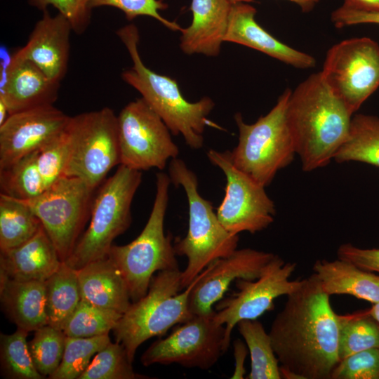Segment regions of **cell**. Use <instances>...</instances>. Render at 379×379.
Masks as SVG:
<instances>
[{
  "label": "cell",
  "mask_w": 379,
  "mask_h": 379,
  "mask_svg": "<svg viewBox=\"0 0 379 379\" xmlns=\"http://www.w3.org/2000/svg\"><path fill=\"white\" fill-rule=\"evenodd\" d=\"M329 297L314 274L287 295L269 332L281 378L331 379L340 362V314Z\"/></svg>",
  "instance_id": "1"
},
{
  "label": "cell",
  "mask_w": 379,
  "mask_h": 379,
  "mask_svg": "<svg viewBox=\"0 0 379 379\" xmlns=\"http://www.w3.org/2000/svg\"><path fill=\"white\" fill-rule=\"evenodd\" d=\"M352 116L320 72L291 91L286 117L304 171L326 166L333 159L347 138Z\"/></svg>",
  "instance_id": "2"
},
{
  "label": "cell",
  "mask_w": 379,
  "mask_h": 379,
  "mask_svg": "<svg viewBox=\"0 0 379 379\" xmlns=\"http://www.w3.org/2000/svg\"><path fill=\"white\" fill-rule=\"evenodd\" d=\"M116 33L133 62L130 68L122 72V79L140 93L173 135H181L193 149L201 148L204 132L209 124L207 117L215 106L213 100L204 97L197 102H189L182 95L175 80L148 68L139 53V31L134 24L125 25Z\"/></svg>",
  "instance_id": "3"
},
{
  "label": "cell",
  "mask_w": 379,
  "mask_h": 379,
  "mask_svg": "<svg viewBox=\"0 0 379 379\" xmlns=\"http://www.w3.org/2000/svg\"><path fill=\"white\" fill-rule=\"evenodd\" d=\"M168 175L171 183L183 188L188 203L187 232L173 244L176 255H184L187 260L181 273L183 290L210 264L235 251L239 237L222 225L212 203L199 194L196 174L183 160L175 158L170 161Z\"/></svg>",
  "instance_id": "4"
},
{
  "label": "cell",
  "mask_w": 379,
  "mask_h": 379,
  "mask_svg": "<svg viewBox=\"0 0 379 379\" xmlns=\"http://www.w3.org/2000/svg\"><path fill=\"white\" fill-rule=\"evenodd\" d=\"M206 268L185 289H181L179 268L158 272L147 293L133 302L112 330L117 342L125 347L133 362L138 348L153 337H161L178 324L191 319L189 296Z\"/></svg>",
  "instance_id": "5"
},
{
  "label": "cell",
  "mask_w": 379,
  "mask_h": 379,
  "mask_svg": "<svg viewBox=\"0 0 379 379\" xmlns=\"http://www.w3.org/2000/svg\"><path fill=\"white\" fill-rule=\"evenodd\" d=\"M171 183L168 175L157 173L155 198L145 227L129 244L112 245L108 253L124 277L133 302L147 293L155 272L179 268L171 235H166L164 227Z\"/></svg>",
  "instance_id": "6"
},
{
  "label": "cell",
  "mask_w": 379,
  "mask_h": 379,
  "mask_svg": "<svg viewBox=\"0 0 379 379\" xmlns=\"http://www.w3.org/2000/svg\"><path fill=\"white\" fill-rule=\"evenodd\" d=\"M286 88L276 105L253 124L234 115L239 131L238 143L230 152L233 164L257 183L268 186L281 169L293 160L295 148L286 117L291 93Z\"/></svg>",
  "instance_id": "7"
},
{
  "label": "cell",
  "mask_w": 379,
  "mask_h": 379,
  "mask_svg": "<svg viewBox=\"0 0 379 379\" xmlns=\"http://www.w3.org/2000/svg\"><path fill=\"white\" fill-rule=\"evenodd\" d=\"M142 181L140 171L119 165L94 196L90 223L65 262L76 270L108 255L112 241L132 221L131 207Z\"/></svg>",
  "instance_id": "8"
},
{
  "label": "cell",
  "mask_w": 379,
  "mask_h": 379,
  "mask_svg": "<svg viewBox=\"0 0 379 379\" xmlns=\"http://www.w3.org/2000/svg\"><path fill=\"white\" fill-rule=\"evenodd\" d=\"M70 150L64 176L78 178L96 189L120 165L118 120L104 107L71 117Z\"/></svg>",
  "instance_id": "9"
},
{
  "label": "cell",
  "mask_w": 379,
  "mask_h": 379,
  "mask_svg": "<svg viewBox=\"0 0 379 379\" xmlns=\"http://www.w3.org/2000/svg\"><path fill=\"white\" fill-rule=\"evenodd\" d=\"M94 191L78 178L62 176L38 197L25 201L40 220L62 262L72 253L90 218Z\"/></svg>",
  "instance_id": "10"
},
{
  "label": "cell",
  "mask_w": 379,
  "mask_h": 379,
  "mask_svg": "<svg viewBox=\"0 0 379 379\" xmlns=\"http://www.w3.org/2000/svg\"><path fill=\"white\" fill-rule=\"evenodd\" d=\"M320 72L354 114L379 86V45L368 37L343 40L327 51Z\"/></svg>",
  "instance_id": "11"
},
{
  "label": "cell",
  "mask_w": 379,
  "mask_h": 379,
  "mask_svg": "<svg viewBox=\"0 0 379 379\" xmlns=\"http://www.w3.org/2000/svg\"><path fill=\"white\" fill-rule=\"evenodd\" d=\"M120 165L143 171L163 170L178 158L179 148L161 117L141 97L128 103L117 116Z\"/></svg>",
  "instance_id": "12"
},
{
  "label": "cell",
  "mask_w": 379,
  "mask_h": 379,
  "mask_svg": "<svg viewBox=\"0 0 379 379\" xmlns=\"http://www.w3.org/2000/svg\"><path fill=\"white\" fill-rule=\"evenodd\" d=\"M296 266L295 262H285L274 254L258 279L235 281L237 291L218 301L213 315L215 321L225 328L224 352L229 348L233 328L240 321L257 319L274 308L276 298L287 296L301 286L303 279L290 280Z\"/></svg>",
  "instance_id": "13"
},
{
  "label": "cell",
  "mask_w": 379,
  "mask_h": 379,
  "mask_svg": "<svg viewBox=\"0 0 379 379\" xmlns=\"http://www.w3.org/2000/svg\"><path fill=\"white\" fill-rule=\"evenodd\" d=\"M206 155L226 178L225 194L216 211L225 229L239 235L242 232L254 234L269 227L274 220L276 208L265 187L238 169L228 150L210 149Z\"/></svg>",
  "instance_id": "14"
},
{
  "label": "cell",
  "mask_w": 379,
  "mask_h": 379,
  "mask_svg": "<svg viewBox=\"0 0 379 379\" xmlns=\"http://www.w3.org/2000/svg\"><path fill=\"white\" fill-rule=\"evenodd\" d=\"M214 313L194 314L178 324L168 336L154 341L143 352L142 365L176 364L186 368H211L224 353L225 333V326L215 321Z\"/></svg>",
  "instance_id": "15"
},
{
  "label": "cell",
  "mask_w": 379,
  "mask_h": 379,
  "mask_svg": "<svg viewBox=\"0 0 379 379\" xmlns=\"http://www.w3.org/2000/svg\"><path fill=\"white\" fill-rule=\"evenodd\" d=\"M71 117L53 105L9 115L0 125V169L54 140L65 131Z\"/></svg>",
  "instance_id": "16"
},
{
  "label": "cell",
  "mask_w": 379,
  "mask_h": 379,
  "mask_svg": "<svg viewBox=\"0 0 379 379\" xmlns=\"http://www.w3.org/2000/svg\"><path fill=\"white\" fill-rule=\"evenodd\" d=\"M274 253L250 248L236 249L206 267L204 275L192 288L189 307L192 314L215 312L213 306L221 299L231 284L238 279H258Z\"/></svg>",
  "instance_id": "17"
},
{
  "label": "cell",
  "mask_w": 379,
  "mask_h": 379,
  "mask_svg": "<svg viewBox=\"0 0 379 379\" xmlns=\"http://www.w3.org/2000/svg\"><path fill=\"white\" fill-rule=\"evenodd\" d=\"M72 28L60 13L51 16L47 10L36 22L27 43L11 57L14 61L28 60L51 79L61 82L65 77Z\"/></svg>",
  "instance_id": "18"
},
{
  "label": "cell",
  "mask_w": 379,
  "mask_h": 379,
  "mask_svg": "<svg viewBox=\"0 0 379 379\" xmlns=\"http://www.w3.org/2000/svg\"><path fill=\"white\" fill-rule=\"evenodd\" d=\"M60 86V82L51 79L32 62L10 58L1 71L0 100L6 103L11 115L53 105Z\"/></svg>",
  "instance_id": "19"
},
{
  "label": "cell",
  "mask_w": 379,
  "mask_h": 379,
  "mask_svg": "<svg viewBox=\"0 0 379 379\" xmlns=\"http://www.w3.org/2000/svg\"><path fill=\"white\" fill-rule=\"evenodd\" d=\"M256 9L249 3L232 4L225 42L241 44L299 69L314 67L312 55L280 41L255 20Z\"/></svg>",
  "instance_id": "20"
},
{
  "label": "cell",
  "mask_w": 379,
  "mask_h": 379,
  "mask_svg": "<svg viewBox=\"0 0 379 379\" xmlns=\"http://www.w3.org/2000/svg\"><path fill=\"white\" fill-rule=\"evenodd\" d=\"M232 4L227 0H192L191 25L181 29V50L187 55H219Z\"/></svg>",
  "instance_id": "21"
},
{
  "label": "cell",
  "mask_w": 379,
  "mask_h": 379,
  "mask_svg": "<svg viewBox=\"0 0 379 379\" xmlns=\"http://www.w3.org/2000/svg\"><path fill=\"white\" fill-rule=\"evenodd\" d=\"M62 262L41 225L22 244L0 251V278L16 281H46Z\"/></svg>",
  "instance_id": "22"
},
{
  "label": "cell",
  "mask_w": 379,
  "mask_h": 379,
  "mask_svg": "<svg viewBox=\"0 0 379 379\" xmlns=\"http://www.w3.org/2000/svg\"><path fill=\"white\" fill-rule=\"evenodd\" d=\"M81 300L124 314L131 305L127 284L113 260L107 257L77 270Z\"/></svg>",
  "instance_id": "23"
},
{
  "label": "cell",
  "mask_w": 379,
  "mask_h": 379,
  "mask_svg": "<svg viewBox=\"0 0 379 379\" xmlns=\"http://www.w3.org/2000/svg\"><path fill=\"white\" fill-rule=\"evenodd\" d=\"M1 307L17 328L35 331L48 324L45 281L0 278Z\"/></svg>",
  "instance_id": "24"
},
{
  "label": "cell",
  "mask_w": 379,
  "mask_h": 379,
  "mask_svg": "<svg viewBox=\"0 0 379 379\" xmlns=\"http://www.w3.org/2000/svg\"><path fill=\"white\" fill-rule=\"evenodd\" d=\"M312 269L328 295H349L372 305L379 302V275L339 258L318 260Z\"/></svg>",
  "instance_id": "25"
},
{
  "label": "cell",
  "mask_w": 379,
  "mask_h": 379,
  "mask_svg": "<svg viewBox=\"0 0 379 379\" xmlns=\"http://www.w3.org/2000/svg\"><path fill=\"white\" fill-rule=\"evenodd\" d=\"M45 286L47 324L62 331L81 299L77 271L62 262Z\"/></svg>",
  "instance_id": "26"
},
{
  "label": "cell",
  "mask_w": 379,
  "mask_h": 379,
  "mask_svg": "<svg viewBox=\"0 0 379 379\" xmlns=\"http://www.w3.org/2000/svg\"><path fill=\"white\" fill-rule=\"evenodd\" d=\"M333 159L338 163L359 161L379 168V117L352 116L347 138Z\"/></svg>",
  "instance_id": "27"
},
{
  "label": "cell",
  "mask_w": 379,
  "mask_h": 379,
  "mask_svg": "<svg viewBox=\"0 0 379 379\" xmlns=\"http://www.w3.org/2000/svg\"><path fill=\"white\" fill-rule=\"evenodd\" d=\"M41 225L27 202L0 194V251L22 244L32 238Z\"/></svg>",
  "instance_id": "28"
},
{
  "label": "cell",
  "mask_w": 379,
  "mask_h": 379,
  "mask_svg": "<svg viewBox=\"0 0 379 379\" xmlns=\"http://www.w3.org/2000/svg\"><path fill=\"white\" fill-rule=\"evenodd\" d=\"M251 356L247 379H281L280 365L272 341L263 325L257 319H244L237 324Z\"/></svg>",
  "instance_id": "29"
},
{
  "label": "cell",
  "mask_w": 379,
  "mask_h": 379,
  "mask_svg": "<svg viewBox=\"0 0 379 379\" xmlns=\"http://www.w3.org/2000/svg\"><path fill=\"white\" fill-rule=\"evenodd\" d=\"M38 152L39 149L0 169L1 193L29 201L46 190L38 168Z\"/></svg>",
  "instance_id": "30"
},
{
  "label": "cell",
  "mask_w": 379,
  "mask_h": 379,
  "mask_svg": "<svg viewBox=\"0 0 379 379\" xmlns=\"http://www.w3.org/2000/svg\"><path fill=\"white\" fill-rule=\"evenodd\" d=\"M379 347V323L369 309L339 315L340 361L355 353Z\"/></svg>",
  "instance_id": "31"
},
{
  "label": "cell",
  "mask_w": 379,
  "mask_h": 379,
  "mask_svg": "<svg viewBox=\"0 0 379 379\" xmlns=\"http://www.w3.org/2000/svg\"><path fill=\"white\" fill-rule=\"evenodd\" d=\"M28 332L17 328L12 334L0 335L1 376L8 379H43L31 357L27 336Z\"/></svg>",
  "instance_id": "32"
},
{
  "label": "cell",
  "mask_w": 379,
  "mask_h": 379,
  "mask_svg": "<svg viewBox=\"0 0 379 379\" xmlns=\"http://www.w3.org/2000/svg\"><path fill=\"white\" fill-rule=\"evenodd\" d=\"M122 314L102 309L84 300L65 323L62 331L67 337L91 338L109 334Z\"/></svg>",
  "instance_id": "33"
},
{
  "label": "cell",
  "mask_w": 379,
  "mask_h": 379,
  "mask_svg": "<svg viewBox=\"0 0 379 379\" xmlns=\"http://www.w3.org/2000/svg\"><path fill=\"white\" fill-rule=\"evenodd\" d=\"M109 334L91 338L66 336L60 364L50 379H78L100 350L110 343Z\"/></svg>",
  "instance_id": "34"
},
{
  "label": "cell",
  "mask_w": 379,
  "mask_h": 379,
  "mask_svg": "<svg viewBox=\"0 0 379 379\" xmlns=\"http://www.w3.org/2000/svg\"><path fill=\"white\" fill-rule=\"evenodd\" d=\"M148 378L137 373L124 345L109 343L100 350L78 379H140Z\"/></svg>",
  "instance_id": "35"
},
{
  "label": "cell",
  "mask_w": 379,
  "mask_h": 379,
  "mask_svg": "<svg viewBox=\"0 0 379 379\" xmlns=\"http://www.w3.org/2000/svg\"><path fill=\"white\" fill-rule=\"evenodd\" d=\"M66 335L62 330L46 324L34 331L28 346L34 364L43 376L49 377L62 359Z\"/></svg>",
  "instance_id": "36"
},
{
  "label": "cell",
  "mask_w": 379,
  "mask_h": 379,
  "mask_svg": "<svg viewBox=\"0 0 379 379\" xmlns=\"http://www.w3.org/2000/svg\"><path fill=\"white\" fill-rule=\"evenodd\" d=\"M69 150V125L63 133L39 149L37 165L46 189L64 176Z\"/></svg>",
  "instance_id": "37"
},
{
  "label": "cell",
  "mask_w": 379,
  "mask_h": 379,
  "mask_svg": "<svg viewBox=\"0 0 379 379\" xmlns=\"http://www.w3.org/2000/svg\"><path fill=\"white\" fill-rule=\"evenodd\" d=\"M331 379H379V347L368 349L340 360Z\"/></svg>",
  "instance_id": "38"
},
{
  "label": "cell",
  "mask_w": 379,
  "mask_h": 379,
  "mask_svg": "<svg viewBox=\"0 0 379 379\" xmlns=\"http://www.w3.org/2000/svg\"><path fill=\"white\" fill-rule=\"evenodd\" d=\"M92 8L100 6H112L124 12L128 20L138 16L152 17L173 31H181L178 24L162 17L159 11L167 8V5L159 0H91Z\"/></svg>",
  "instance_id": "39"
},
{
  "label": "cell",
  "mask_w": 379,
  "mask_h": 379,
  "mask_svg": "<svg viewBox=\"0 0 379 379\" xmlns=\"http://www.w3.org/2000/svg\"><path fill=\"white\" fill-rule=\"evenodd\" d=\"M29 4L43 11L53 6L67 19L73 32L78 34L85 32L91 22V0H29Z\"/></svg>",
  "instance_id": "40"
},
{
  "label": "cell",
  "mask_w": 379,
  "mask_h": 379,
  "mask_svg": "<svg viewBox=\"0 0 379 379\" xmlns=\"http://www.w3.org/2000/svg\"><path fill=\"white\" fill-rule=\"evenodd\" d=\"M337 256L364 270L379 274V248H361L347 243L339 246Z\"/></svg>",
  "instance_id": "41"
},
{
  "label": "cell",
  "mask_w": 379,
  "mask_h": 379,
  "mask_svg": "<svg viewBox=\"0 0 379 379\" xmlns=\"http://www.w3.org/2000/svg\"><path fill=\"white\" fill-rule=\"evenodd\" d=\"M331 19L338 28L359 24L379 25V12L354 10L342 5L331 13Z\"/></svg>",
  "instance_id": "42"
},
{
  "label": "cell",
  "mask_w": 379,
  "mask_h": 379,
  "mask_svg": "<svg viewBox=\"0 0 379 379\" xmlns=\"http://www.w3.org/2000/svg\"><path fill=\"white\" fill-rule=\"evenodd\" d=\"M234 369L231 378H244L246 369L244 367L245 359L247 355V346L245 343L238 339L234 342Z\"/></svg>",
  "instance_id": "43"
},
{
  "label": "cell",
  "mask_w": 379,
  "mask_h": 379,
  "mask_svg": "<svg viewBox=\"0 0 379 379\" xmlns=\"http://www.w3.org/2000/svg\"><path fill=\"white\" fill-rule=\"evenodd\" d=\"M345 7L367 12H379V0H344Z\"/></svg>",
  "instance_id": "44"
},
{
  "label": "cell",
  "mask_w": 379,
  "mask_h": 379,
  "mask_svg": "<svg viewBox=\"0 0 379 379\" xmlns=\"http://www.w3.org/2000/svg\"><path fill=\"white\" fill-rule=\"evenodd\" d=\"M230 4L250 3L253 0H227ZM298 5L303 11H310L319 2V0H287Z\"/></svg>",
  "instance_id": "45"
},
{
  "label": "cell",
  "mask_w": 379,
  "mask_h": 379,
  "mask_svg": "<svg viewBox=\"0 0 379 379\" xmlns=\"http://www.w3.org/2000/svg\"><path fill=\"white\" fill-rule=\"evenodd\" d=\"M9 114L6 103L0 100V125H1L8 117Z\"/></svg>",
  "instance_id": "46"
},
{
  "label": "cell",
  "mask_w": 379,
  "mask_h": 379,
  "mask_svg": "<svg viewBox=\"0 0 379 379\" xmlns=\"http://www.w3.org/2000/svg\"><path fill=\"white\" fill-rule=\"evenodd\" d=\"M369 312L371 316L379 323V302L373 304L369 308Z\"/></svg>",
  "instance_id": "47"
}]
</instances>
